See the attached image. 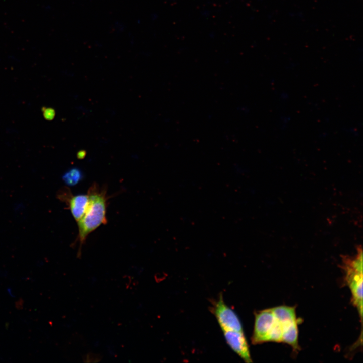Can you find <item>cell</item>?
Listing matches in <instances>:
<instances>
[{"label":"cell","instance_id":"cell-1","mask_svg":"<svg viewBox=\"0 0 363 363\" xmlns=\"http://www.w3.org/2000/svg\"><path fill=\"white\" fill-rule=\"evenodd\" d=\"M89 201L83 217L77 222L78 233L75 242L79 243L78 255L88 236L102 224H105L106 210L109 197L107 190L93 184L88 189Z\"/></svg>","mask_w":363,"mask_h":363},{"label":"cell","instance_id":"cell-2","mask_svg":"<svg viewBox=\"0 0 363 363\" xmlns=\"http://www.w3.org/2000/svg\"><path fill=\"white\" fill-rule=\"evenodd\" d=\"M285 325L274 313L272 308L257 312L252 342L258 344L267 342H282Z\"/></svg>","mask_w":363,"mask_h":363},{"label":"cell","instance_id":"cell-3","mask_svg":"<svg viewBox=\"0 0 363 363\" xmlns=\"http://www.w3.org/2000/svg\"><path fill=\"white\" fill-rule=\"evenodd\" d=\"M362 250L358 248L353 257L343 258L342 268L344 279L351 294V302L356 308L360 319L362 317Z\"/></svg>","mask_w":363,"mask_h":363},{"label":"cell","instance_id":"cell-4","mask_svg":"<svg viewBox=\"0 0 363 363\" xmlns=\"http://www.w3.org/2000/svg\"><path fill=\"white\" fill-rule=\"evenodd\" d=\"M210 311L214 315L222 330L244 332L243 325L236 313L223 300L222 294L212 302Z\"/></svg>","mask_w":363,"mask_h":363},{"label":"cell","instance_id":"cell-5","mask_svg":"<svg viewBox=\"0 0 363 363\" xmlns=\"http://www.w3.org/2000/svg\"><path fill=\"white\" fill-rule=\"evenodd\" d=\"M58 197L66 203L77 222L83 217L87 209L89 201L88 194L73 195L69 189L65 188L60 191Z\"/></svg>","mask_w":363,"mask_h":363},{"label":"cell","instance_id":"cell-6","mask_svg":"<svg viewBox=\"0 0 363 363\" xmlns=\"http://www.w3.org/2000/svg\"><path fill=\"white\" fill-rule=\"evenodd\" d=\"M227 344L246 362H252L250 349L244 332L222 331Z\"/></svg>","mask_w":363,"mask_h":363},{"label":"cell","instance_id":"cell-7","mask_svg":"<svg viewBox=\"0 0 363 363\" xmlns=\"http://www.w3.org/2000/svg\"><path fill=\"white\" fill-rule=\"evenodd\" d=\"M83 177L81 171L77 168H72L66 172L62 176L65 183L68 186H75Z\"/></svg>","mask_w":363,"mask_h":363},{"label":"cell","instance_id":"cell-8","mask_svg":"<svg viewBox=\"0 0 363 363\" xmlns=\"http://www.w3.org/2000/svg\"><path fill=\"white\" fill-rule=\"evenodd\" d=\"M55 111L52 108H46L43 111V115L47 120H52L55 116Z\"/></svg>","mask_w":363,"mask_h":363},{"label":"cell","instance_id":"cell-9","mask_svg":"<svg viewBox=\"0 0 363 363\" xmlns=\"http://www.w3.org/2000/svg\"><path fill=\"white\" fill-rule=\"evenodd\" d=\"M114 28L117 33H122L126 29L125 25L122 22L116 21L114 24Z\"/></svg>","mask_w":363,"mask_h":363},{"label":"cell","instance_id":"cell-10","mask_svg":"<svg viewBox=\"0 0 363 363\" xmlns=\"http://www.w3.org/2000/svg\"><path fill=\"white\" fill-rule=\"evenodd\" d=\"M86 362H96L100 360V357L96 354L89 353L86 356Z\"/></svg>","mask_w":363,"mask_h":363}]
</instances>
